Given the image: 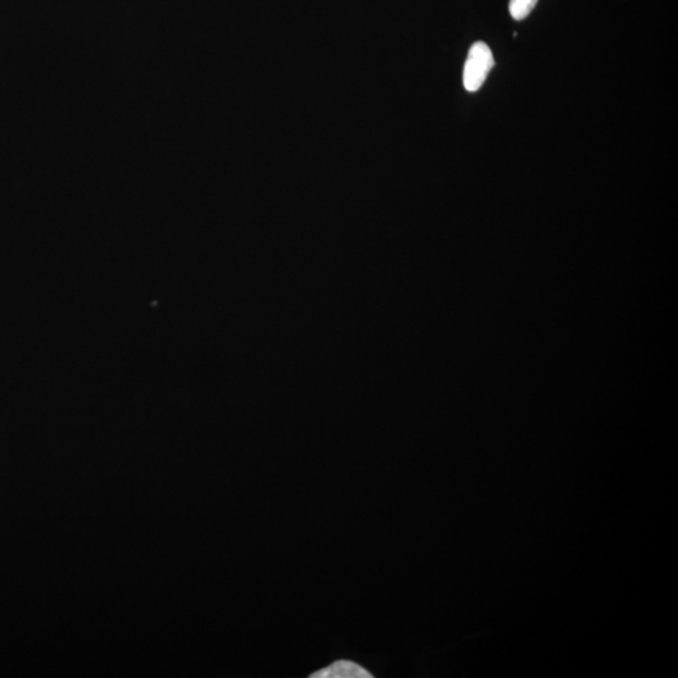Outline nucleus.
<instances>
[{"instance_id": "obj_1", "label": "nucleus", "mask_w": 678, "mask_h": 678, "mask_svg": "<svg viewBox=\"0 0 678 678\" xmlns=\"http://www.w3.org/2000/svg\"><path fill=\"white\" fill-rule=\"evenodd\" d=\"M496 65L488 44L476 42L470 48L464 67V86L466 91L476 92L482 89L490 71Z\"/></svg>"}, {"instance_id": "obj_2", "label": "nucleus", "mask_w": 678, "mask_h": 678, "mask_svg": "<svg viewBox=\"0 0 678 678\" xmlns=\"http://www.w3.org/2000/svg\"><path fill=\"white\" fill-rule=\"evenodd\" d=\"M312 678H372L373 676L353 661H337L329 667L310 675Z\"/></svg>"}, {"instance_id": "obj_3", "label": "nucleus", "mask_w": 678, "mask_h": 678, "mask_svg": "<svg viewBox=\"0 0 678 678\" xmlns=\"http://www.w3.org/2000/svg\"><path fill=\"white\" fill-rule=\"evenodd\" d=\"M538 0H510L509 12L515 21H523L536 8Z\"/></svg>"}]
</instances>
